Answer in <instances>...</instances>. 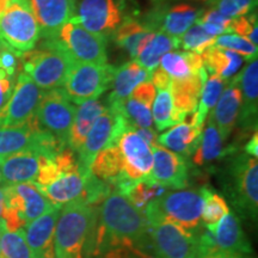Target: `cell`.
I'll use <instances>...</instances> for the list:
<instances>
[{"label": "cell", "instance_id": "6da1fadb", "mask_svg": "<svg viewBox=\"0 0 258 258\" xmlns=\"http://www.w3.org/2000/svg\"><path fill=\"white\" fill-rule=\"evenodd\" d=\"M117 247H135L152 253L147 219L123 194L114 189L99 207L96 206L86 258L90 254L98 257Z\"/></svg>", "mask_w": 258, "mask_h": 258}, {"label": "cell", "instance_id": "7a4b0ae2", "mask_svg": "<svg viewBox=\"0 0 258 258\" xmlns=\"http://www.w3.org/2000/svg\"><path fill=\"white\" fill-rule=\"evenodd\" d=\"M96 206L74 200L61 208L54 234L55 258H86Z\"/></svg>", "mask_w": 258, "mask_h": 258}, {"label": "cell", "instance_id": "3957f363", "mask_svg": "<svg viewBox=\"0 0 258 258\" xmlns=\"http://www.w3.org/2000/svg\"><path fill=\"white\" fill-rule=\"evenodd\" d=\"M19 60L22 72L46 91L62 88L74 63L56 38L44 40L40 48L25 51Z\"/></svg>", "mask_w": 258, "mask_h": 258}, {"label": "cell", "instance_id": "277c9868", "mask_svg": "<svg viewBox=\"0 0 258 258\" xmlns=\"http://www.w3.org/2000/svg\"><path fill=\"white\" fill-rule=\"evenodd\" d=\"M203 199L201 190L165 191L147 206L144 215L148 222L169 221L186 232L198 234L201 227Z\"/></svg>", "mask_w": 258, "mask_h": 258}, {"label": "cell", "instance_id": "5b68a950", "mask_svg": "<svg viewBox=\"0 0 258 258\" xmlns=\"http://www.w3.org/2000/svg\"><path fill=\"white\" fill-rule=\"evenodd\" d=\"M225 191L237 214L257 221L258 215V163L247 153L234 157L226 171Z\"/></svg>", "mask_w": 258, "mask_h": 258}, {"label": "cell", "instance_id": "8992f818", "mask_svg": "<svg viewBox=\"0 0 258 258\" xmlns=\"http://www.w3.org/2000/svg\"><path fill=\"white\" fill-rule=\"evenodd\" d=\"M67 147L53 134L43 131L36 118L21 125H0V158L22 151L34 150L42 156L55 157Z\"/></svg>", "mask_w": 258, "mask_h": 258}, {"label": "cell", "instance_id": "52a82bcc", "mask_svg": "<svg viewBox=\"0 0 258 258\" xmlns=\"http://www.w3.org/2000/svg\"><path fill=\"white\" fill-rule=\"evenodd\" d=\"M0 37L6 46L23 54L34 49L41 32L29 0H11L0 16Z\"/></svg>", "mask_w": 258, "mask_h": 258}, {"label": "cell", "instance_id": "ba28073f", "mask_svg": "<svg viewBox=\"0 0 258 258\" xmlns=\"http://www.w3.org/2000/svg\"><path fill=\"white\" fill-rule=\"evenodd\" d=\"M127 129H133L120 111L106 105L105 110L97 117L95 123L86 135L85 141L78 151V165L84 176L91 173L90 165L95 157L108 147L117 144L118 139Z\"/></svg>", "mask_w": 258, "mask_h": 258}, {"label": "cell", "instance_id": "9c48e42d", "mask_svg": "<svg viewBox=\"0 0 258 258\" xmlns=\"http://www.w3.org/2000/svg\"><path fill=\"white\" fill-rule=\"evenodd\" d=\"M114 72L115 66L109 63L74 62L63 84V91L74 104L98 99L110 89Z\"/></svg>", "mask_w": 258, "mask_h": 258}, {"label": "cell", "instance_id": "30bf717a", "mask_svg": "<svg viewBox=\"0 0 258 258\" xmlns=\"http://www.w3.org/2000/svg\"><path fill=\"white\" fill-rule=\"evenodd\" d=\"M76 111L77 105L70 101L62 88L51 89L42 96L35 118L43 131L67 145Z\"/></svg>", "mask_w": 258, "mask_h": 258}, {"label": "cell", "instance_id": "8fae6325", "mask_svg": "<svg viewBox=\"0 0 258 258\" xmlns=\"http://www.w3.org/2000/svg\"><path fill=\"white\" fill-rule=\"evenodd\" d=\"M56 40L73 62L108 63V40L88 31L74 18L61 28Z\"/></svg>", "mask_w": 258, "mask_h": 258}, {"label": "cell", "instance_id": "7c38bea8", "mask_svg": "<svg viewBox=\"0 0 258 258\" xmlns=\"http://www.w3.org/2000/svg\"><path fill=\"white\" fill-rule=\"evenodd\" d=\"M124 0H80L74 19L92 34L109 40L124 21Z\"/></svg>", "mask_w": 258, "mask_h": 258}, {"label": "cell", "instance_id": "4fadbf2b", "mask_svg": "<svg viewBox=\"0 0 258 258\" xmlns=\"http://www.w3.org/2000/svg\"><path fill=\"white\" fill-rule=\"evenodd\" d=\"M148 224L154 258H199L198 234L169 221L156 220Z\"/></svg>", "mask_w": 258, "mask_h": 258}, {"label": "cell", "instance_id": "5bb4252c", "mask_svg": "<svg viewBox=\"0 0 258 258\" xmlns=\"http://www.w3.org/2000/svg\"><path fill=\"white\" fill-rule=\"evenodd\" d=\"M44 90L38 88L22 71L16 79L15 89L8 103L0 110V125H21L35 116Z\"/></svg>", "mask_w": 258, "mask_h": 258}, {"label": "cell", "instance_id": "9a60e30c", "mask_svg": "<svg viewBox=\"0 0 258 258\" xmlns=\"http://www.w3.org/2000/svg\"><path fill=\"white\" fill-rule=\"evenodd\" d=\"M203 10L188 4L173 6H157L143 19L153 32L161 31L173 38L182 37L190 27L198 22Z\"/></svg>", "mask_w": 258, "mask_h": 258}, {"label": "cell", "instance_id": "2e32d148", "mask_svg": "<svg viewBox=\"0 0 258 258\" xmlns=\"http://www.w3.org/2000/svg\"><path fill=\"white\" fill-rule=\"evenodd\" d=\"M117 145L123 157L125 179L135 183L151 177L153 166L152 150L134 129H127L118 139Z\"/></svg>", "mask_w": 258, "mask_h": 258}, {"label": "cell", "instance_id": "e0dca14e", "mask_svg": "<svg viewBox=\"0 0 258 258\" xmlns=\"http://www.w3.org/2000/svg\"><path fill=\"white\" fill-rule=\"evenodd\" d=\"M150 147L153 154L151 178L165 189H185L188 185V165L184 157L158 144Z\"/></svg>", "mask_w": 258, "mask_h": 258}, {"label": "cell", "instance_id": "ac0fdd59", "mask_svg": "<svg viewBox=\"0 0 258 258\" xmlns=\"http://www.w3.org/2000/svg\"><path fill=\"white\" fill-rule=\"evenodd\" d=\"M5 195V207L14 209L29 224L53 207L46 196L32 183L3 185Z\"/></svg>", "mask_w": 258, "mask_h": 258}, {"label": "cell", "instance_id": "d6986e66", "mask_svg": "<svg viewBox=\"0 0 258 258\" xmlns=\"http://www.w3.org/2000/svg\"><path fill=\"white\" fill-rule=\"evenodd\" d=\"M44 40H53L76 15L77 0H29Z\"/></svg>", "mask_w": 258, "mask_h": 258}, {"label": "cell", "instance_id": "ffe728a7", "mask_svg": "<svg viewBox=\"0 0 258 258\" xmlns=\"http://www.w3.org/2000/svg\"><path fill=\"white\" fill-rule=\"evenodd\" d=\"M62 206L54 205L49 211L25 225V239L31 258H55L54 234Z\"/></svg>", "mask_w": 258, "mask_h": 258}, {"label": "cell", "instance_id": "44dd1931", "mask_svg": "<svg viewBox=\"0 0 258 258\" xmlns=\"http://www.w3.org/2000/svg\"><path fill=\"white\" fill-rule=\"evenodd\" d=\"M157 90L150 82H144L132 91L131 95L118 108H110L120 111L132 128H152V104Z\"/></svg>", "mask_w": 258, "mask_h": 258}, {"label": "cell", "instance_id": "7402d4cb", "mask_svg": "<svg viewBox=\"0 0 258 258\" xmlns=\"http://www.w3.org/2000/svg\"><path fill=\"white\" fill-rule=\"evenodd\" d=\"M90 171L96 178L124 194L134 183L125 179L123 172V157L117 144L109 145L102 150L90 165Z\"/></svg>", "mask_w": 258, "mask_h": 258}, {"label": "cell", "instance_id": "603a6c76", "mask_svg": "<svg viewBox=\"0 0 258 258\" xmlns=\"http://www.w3.org/2000/svg\"><path fill=\"white\" fill-rule=\"evenodd\" d=\"M41 157L36 151L28 150L0 158L2 185L34 183L40 171Z\"/></svg>", "mask_w": 258, "mask_h": 258}, {"label": "cell", "instance_id": "cb8c5ba5", "mask_svg": "<svg viewBox=\"0 0 258 258\" xmlns=\"http://www.w3.org/2000/svg\"><path fill=\"white\" fill-rule=\"evenodd\" d=\"M241 92L238 124L244 131H256L258 112V62L252 60L235 77Z\"/></svg>", "mask_w": 258, "mask_h": 258}, {"label": "cell", "instance_id": "d4e9b609", "mask_svg": "<svg viewBox=\"0 0 258 258\" xmlns=\"http://www.w3.org/2000/svg\"><path fill=\"white\" fill-rule=\"evenodd\" d=\"M208 72L202 67L199 73L182 80L171 79L170 92L172 96L173 109L178 123L184 121L185 116L191 114L198 109L202 86L207 79Z\"/></svg>", "mask_w": 258, "mask_h": 258}, {"label": "cell", "instance_id": "484cf974", "mask_svg": "<svg viewBox=\"0 0 258 258\" xmlns=\"http://www.w3.org/2000/svg\"><path fill=\"white\" fill-rule=\"evenodd\" d=\"M212 231L219 251L240 254L252 253L249 238L243 230L239 217L235 213L228 212Z\"/></svg>", "mask_w": 258, "mask_h": 258}, {"label": "cell", "instance_id": "4316f807", "mask_svg": "<svg viewBox=\"0 0 258 258\" xmlns=\"http://www.w3.org/2000/svg\"><path fill=\"white\" fill-rule=\"evenodd\" d=\"M151 73L135 60L115 67L110 85L111 92L106 98V105L111 108L121 106L139 84L150 82Z\"/></svg>", "mask_w": 258, "mask_h": 258}, {"label": "cell", "instance_id": "83f0119b", "mask_svg": "<svg viewBox=\"0 0 258 258\" xmlns=\"http://www.w3.org/2000/svg\"><path fill=\"white\" fill-rule=\"evenodd\" d=\"M241 105V92L237 78L222 90L218 103L211 112L222 141L227 140L237 123Z\"/></svg>", "mask_w": 258, "mask_h": 258}, {"label": "cell", "instance_id": "f1b7e54d", "mask_svg": "<svg viewBox=\"0 0 258 258\" xmlns=\"http://www.w3.org/2000/svg\"><path fill=\"white\" fill-rule=\"evenodd\" d=\"M91 175V173H90ZM79 167L76 170L62 171L53 180L37 188L54 205L63 206L66 203L78 200L85 189L86 178Z\"/></svg>", "mask_w": 258, "mask_h": 258}, {"label": "cell", "instance_id": "f546056e", "mask_svg": "<svg viewBox=\"0 0 258 258\" xmlns=\"http://www.w3.org/2000/svg\"><path fill=\"white\" fill-rule=\"evenodd\" d=\"M203 127L183 121L160 134L157 143L182 157H191L199 147Z\"/></svg>", "mask_w": 258, "mask_h": 258}, {"label": "cell", "instance_id": "4dcf8cb0", "mask_svg": "<svg viewBox=\"0 0 258 258\" xmlns=\"http://www.w3.org/2000/svg\"><path fill=\"white\" fill-rule=\"evenodd\" d=\"M105 108L106 104L99 101V99H91V101H88L77 106L76 116H74L69 141H67V146L73 152H78L80 150L92 124L95 123L97 117L105 110Z\"/></svg>", "mask_w": 258, "mask_h": 258}, {"label": "cell", "instance_id": "1f68e13d", "mask_svg": "<svg viewBox=\"0 0 258 258\" xmlns=\"http://www.w3.org/2000/svg\"><path fill=\"white\" fill-rule=\"evenodd\" d=\"M153 31L144 23L135 18H125L112 35L115 43L124 49L133 59L143 49Z\"/></svg>", "mask_w": 258, "mask_h": 258}, {"label": "cell", "instance_id": "d6a6232c", "mask_svg": "<svg viewBox=\"0 0 258 258\" xmlns=\"http://www.w3.org/2000/svg\"><path fill=\"white\" fill-rule=\"evenodd\" d=\"M159 66L171 79L182 80L199 73L203 67V60L200 54L192 51L172 50L163 55Z\"/></svg>", "mask_w": 258, "mask_h": 258}, {"label": "cell", "instance_id": "836d02e7", "mask_svg": "<svg viewBox=\"0 0 258 258\" xmlns=\"http://www.w3.org/2000/svg\"><path fill=\"white\" fill-rule=\"evenodd\" d=\"M225 154L226 151L222 147V139L219 134L217 124L213 120V116L209 112L205 121L199 147L192 154V161L195 165L203 166L220 159Z\"/></svg>", "mask_w": 258, "mask_h": 258}, {"label": "cell", "instance_id": "e575fe53", "mask_svg": "<svg viewBox=\"0 0 258 258\" xmlns=\"http://www.w3.org/2000/svg\"><path fill=\"white\" fill-rule=\"evenodd\" d=\"M201 56L207 72L217 74L224 80L234 76L244 62V57L235 51L217 46L208 48Z\"/></svg>", "mask_w": 258, "mask_h": 258}, {"label": "cell", "instance_id": "d590c367", "mask_svg": "<svg viewBox=\"0 0 258 258\" xmlns=\"http://www.w3.org/2000/svg\"><path fill=\"white\" fill-rule=\"evenodd\" d=\"M179 48V40L169 36L161 31L153 32V35L148 38L143 49L135 57V61L141 64L148 72H152L159 66L160 59L166 53L177 50Z\"/></svg>", "mask_w": 258, "mask_h": 258}, {"label": "cell", "instance_id": "8d00e7d4", "mask_svg": "<svg viewBox=\"0 0 258 258\" xmlns=\"http://www.w3.org/2000/svg\"><path fill=\"white\" fill-rule=\"evenodd\" d=\"M201 194L203 199L201 222L206 228L213 230L221 220V218L230 212V207H228L224 196L214 190L202 188Z\"/></svg>", "mask_w": 258, "mask_h": 258}, {"label": "cell", "instance_id": "74e56055", "mask_svg": "<svg viewBox=\"0 0 258 258\" xmlns=\"http://www.w3.org/2000/svg\"><path fill=\"white\" fill-rule=\"evenodd\" d=\"M152 117L158 132H163L178 124L170 89L157 90L152 104Z\"/></svg>", "mask_w": 258, "mask_h": 258}, {"label": "cell", "instance_id": "f35d334b", "mask_svg": "<svg viewBox=\"0 0 258 258\" xmlns=\"http://www.w3.org/2000/svg\"><path fill=\"white\" fill-rule=\"evenodd\" d=\"M165 191V188H163L157 182H154L151 177H148V178L135 182L123 195L132 202V205L138 211H140L144 214L147 206L163 195Z\"/></svg>", "mask_w": 258, "mask_h": 258}, {"label": "cell", "instance_id": "ab89813d", "mask_svg": "<svg viewBox=\"0 0 258 258\" xmlns=\"http://www.w3.org/2000/svg\"><path fill=\"white\" fill-rule=\"evenodd\" d=\"M225 88V80L221 77L214 73H209L202 86L201 97L196 109L198 114V123L200 125H205V121L209 115L211 110L214 109L215 104L218 103L219 97H220L222 90Z\"/></svg>", "mask_w": 258, "mask_h": 258}, {"label": "cell", "instance_id": "60d3db41", "mask_svg": "<svg viewBox=\"0 0 258 258\" xmlns=\"http://www.w3.org/2000/svg\"><path fill=\"white\" fill-rule=\"evenodd\" d=\"M0 240L4 258H31L24 228L10 231L5 226L4 220L0 219Z\"/></svg>", "mask_w": 258, "mask_h": 258}, {"label": "cell", "instance_id": "b9f144b4", "mask_svg": "<svg viewBox=\"0 0 258 258\" xmlns=\"http://www.w3.org/2000/svg\"><path fill=\"white\" fill-rule=\"evenodd\" d=\"M215 40L217 37L211 36L198 23H195L179 38V48L202 55L208 48L214 46Z\"/></svg>", "mask_w": 258, "mask_h": 258}, {"label": "cell", "instance_id": "7bdbcfd3", "mask_svg": "<svg viewBox=\"0 0 258 258\" xmlns=\"http://www.w3.org/2000/svg\"><path fill=\"white\" fill-rule=\"evenodd\" d=\"M214 46L230 49L239 54L240 56H244L245 60L252 61L257 59L258 47L251 43L249 40L245 37H241L235 34H224L217 37Z\"/></svg>", "mask_w": 258, "mask_h": 258}, {"label": "cell", "instance_id": "ee69618b", "mask_svg": "<svg viewBox=\"0 0 258 258\" xmlns=\"http://www.w3.org/2000/svg\"><path fill=\"white\" fill-rule=\"evenodd\" d=\"M208 4L226 17L237 18L253 12L257 0H208Z\"/></svg>", "mask_w": 258, "mask_h": 258}, {"label": "cell", "instance_id": "f6af8a7d", "mask_svg": "<svg viewBox=\"0 0 258 258\" xmlns=\"http://www.w3.org/2000/svg\"><path fill=\"white\" fill-rule=\"evenodd\" d=\"M258 24H257V15L256 12H251L246 16H240L232 19L231 25V34L239 35L241 37H245L249 40L254 46H258Z\"/></svg>", "mask_w": 258, "mask_h": 258}, {"label": "cell", "instance_id": "bcb514c9", "mask_svg": "<svg viewBox=\"0 0 258 258\" xmlns=\"http://www.w3.org/2000/svg\"><path fill=\"white\" fill-rule=\"evenodd\" d=\"M21 53L10 48L3 42V46L0 48V69L4 70L6 73L16 76L18 67V59L21 56Z\"/></svg>", "mask_w": 258, "mask_h": 258}, {"label": "cell", "instance_id": "7dc6e473", "mask_svg": "<svg viewBox=\"0 0 258 258\" xmlns=\"http://www.w3.org/2000/svg\"><path fill=\"white\" fill-rule=\"evenodd\" d=\"M232 19L230 17H226L225 15L220 14V12L217 11L214 9L209 10H203L201 16L198 19V22H207V23H213L217 24L219 27L224 28L227 30L228 34H231V25H232Z\"/></svg>", "mask_w": 258, "mask_h": 258}, {"label": "cell", "instance_id": "c3c4849f", "mask_svg": "<svg viewBox=\"0 0 258 258\" xmlns=\"http://www.w3.org/2000/svg\"><path fill=\"white\" fill-rule=\"evenodd\" d=\"M16 84V76L6 73L4 70L0 69V110L4 108V105L14 92Z\"/></svg>", "mask_w": 258, "mask_h": 258}, {"label": "cell", "instance_id": "681fc988", "mask_svg": "<svg viewBox=\"0 0 258 258\" xmlns=\"http://www.w3.org/2000/svg\"><path fill=\"white\" fill-rule=\"evenodd\" d=\"M151 83L153 84L156 90L170 89L171 78L167 76L165 71L161 69L160 66H158L157 69L153 70L152 73H151Z\"/></svg>", "mask_w": 258, "mask_h": 258}, {"label": "cell", "instance_id": "f907efd6", "mask_svg": "<svg viewBox=\"0 0 258 258\" xmlns=\"http://www.w3.org/2000/svg\"><path fill=\"white\" fill-rule=\"evenodd\" d=\"M137 133L140 135L141 139L145 141V143H147L150 146H152V145H157V132L154 131L153 128H135L134 129Z\"/></svg>", "mask_w": 258, "mask_h": 258}, {"label": "cell", "instance_id": "816d5d0a", "mask_svg": "<svg viewBox=\"0 0 258 258\" xmlns=\"http://www.w3.org/2000/svg\"><path fill=\"white\" fill-rule=\"evenodd\" d=\"M199 258H252L250 254H240V253H228L224 251H214V252L207 253L205 256Z\"/></svg>", "mask_w": 258, "mask_h": 258}, {"label": "cell", "instance_id": "f5cc1de1", "mask_svg": "<svg viewBox=\"0 0 258 258\" xmlns=\"http://www.w3.org/2000/svg\"><path fill=\"white\" fill-rule=\"evenodd\" d=\"M245 153H247L249 156H252L257 158L258 156V137H257V131L254 132V134L251 137L250 141L245 146Z\"/></svg>", "mask_w": 258, "mask_h": 258}, {"label": "cell", "instance_id": "db71d44e", "mask_svg": "<svg viewBox=\"0 0 258 258\" xmlns=\"http://www.w3.org/2000/svg\"><path fill=\"white\" fill-rule=\"evenodd\" d=\"M4 209H5V195H4V190H3V188H0V219H2Z\"/></svg>", "mask_w": 258, "mask_h": 258}, {"label": "cell", "instance_id": "11a10c76", "mask_svg": "<svg viewBox=\"0 0 258 258\" xmlns=\"http://www.w3.org/2000/svg\"><path fill=\"white\" fill-rule=\"evenodd\" d=\"M10 2H11V0H0V16L4 14V11L9 6Z\"/></svg>", "mask_w": 258, "mask_h": 258}, {"label": "cell", "instance_id": "9f6ffc18", "mask_svg": "<svg viewBox=\"0 0 258 258\" xmlns=\"http://www.w3.org/2000/svg\"><path fill=\"white\" fill-rule=\"evenodd\" d=\"M0 258H4V256H3V252H2V240H0Z\"/></svg>", "mask_w": 258, "mask_h": 258}, {"label": "cell", "instance_id": "6f0895ef", "mask_svg": "<svg viewBox=\"0 0 258 258\" xmlns=\"http://www.w3.org/2000/svg\"><path fill=\"white\" fill-rule=\"evenodd\" d=\"M2 46H3V40H2V37H0V48H2Z\"/></svg>", "mask_w": 258, "mask_h": 258}, {"label": "cell", "instance_id": "680465c9", "mask_svg": "<svg viewBox=\"0 0 258 258\" xmlns=\"http://www.w3.org/2000/svg\"><path fill=\"white\" fill-rule=\"evenodd\" d=\"M154 2H161V0H154ZM205 2H208V0H205Z\"/></svg>", "mask_w": 258, "mask_h": 258}, {"label": "cell", "instance_id": "91938a15", "mask_svg": "<svg viewBox=\"0 0 258 258\" xmlns=\"http://www.w3.org/2000/svg\"><path fill=\"white\" fill-rule=\"evenodd\" d=\"M0 184H2V175H0Z\"/></svg>", "mask_w": 258, "mask_h": 258}]
</instances>
